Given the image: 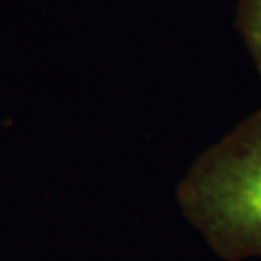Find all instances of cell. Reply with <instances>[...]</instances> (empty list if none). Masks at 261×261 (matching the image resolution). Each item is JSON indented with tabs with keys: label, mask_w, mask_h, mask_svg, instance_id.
I'll return each instance as SVG.
<instances>
[{
	"label": "cell",
	"mask_w": 261,
	"mask_h": 261,
	"mask_svg": "<svg viewBox=\"0 0 261 261\" xmlns=\"http://www.w3.org/2000/svg\"><path fill=\"white\" fill-rule=\"evenodd\" d=\"M177 196L218 254L261 255V109L196 160Z\"/></svg>",
	"instance_id": "1"
},
{
	"label": "cell",
	"mask_w": 261,
	"mask_h": 261,
	"mask_svg": "<svg viewBox=\"0 0 261 261\" xmlns=\"http://www.w3.org/2000/svg\"><path fill=\"white\" fill-rule=\"evenodd\" d=\"M235 25L261 77V0H238Z\"/></svg>",
	"instance_id": "2"
}]
</instances>
